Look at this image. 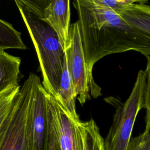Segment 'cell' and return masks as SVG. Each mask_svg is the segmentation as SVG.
Masks as SVG:
<instances>
[{
	"instance_id": "7a4b0ae2",
	"label": "cell",
	"mask_w": 150,
	"mask_h": 150,
	"mask_svg": "<svg viewBox=\"0 0 150 150\" xmlns=\"http://www.w3.org/2000/svg\"><path fill=\"white\" fill-rule=\"evenodd\" d=\"M15 2L20 12L35 46L46 92L56 97L63 70L64 50L54 30L23 7L18 0Z\"/></svg>"
},
{
	"instance_id": "4fadbf2b",
	"label": "cell",
	"mask_w": 150,
	"mask_h": 150,
	"mask_svg": "<svg viewBox=\"0 0 150 150\" xmlns=\"http://www.w3.org/2000/svg\"><path fill=\"white\" fill-rule=\"evenodd\" d=\"M20 87L19 85L0 93V128L9 113L13 100Z\"/></svg>"
},
{
	"instance_id": "52a82bcc",
	"label": "cell",
	"mask_w": 150,
	"mask_h": 150,
	"mask_svg": "<svg viewBox=\"0 0 150 150\" xmlns=\"http://www.w3.org/2000/svg\"><path fill=\"white\" fill-rule=\"evenodd\" d=\"M28 11L47 23L56 32L64 51L70 26L69 0H18Z\"/></svg>"
},
{
	"instance_id": "5bb4252c",
	"label": "cell",
	"mask_w": 150,
	"mask_h": 150,
	"mask_svg": "<svg viewBox=\"0 0 150 150\" xmlns=\"http://www.w3.org/2000/svg\"><path fill=\"white\" fill-rule=\"evenodd\" d=\"M145 131L137 137H131L126 150H150V116L146 115Z\"/></svg>"
},
{
	"instance_id": "6da1fadb",
	"label": "cell",
	"mask_w": 150,
	"mask_h": 150,
	"mask_svg": "<svg viewBox=\"0 0 150 150\" xmlns=\"http://www.w3.org/2000/svg\"><path fill=\"white\" fill-rule=\"evenodd\" d=\"M87 69L93 76L94 65L104 56L135 50L149 59L150 36L129 25L110 8L93 0L73 2Z\"/></svg>"
},
{
	"instance_id": "9a60e30c",
	"label": "cell",
	"mask_w": 150,
	"mask_h": 150,
	"mask_svg": "<svg viewBox=\"0 0 150 150\" xmlns=\"http://www.w3.org/2000/svg\"><path fill=\"white\" fill-rule=\"evenodd\" d=\"M101 6L111 9L116 13L121 12L132 7L138 0H93Z\"/></svg>"
},
{
	"instance_id": "30bf717a",
	"label": "cell",
	"mask_w": 150,
	"mask_h": 150,
	"mask_svg": "<svg viewBox=\"0 0 150 150\" xmlns=\"http://www.w3.org/2000/svg\"><path fill=\"white\" fill-rule=\"evenodd\" d=\"M21 60L0 49V93L18 84Z\"/></svg>"
},
{
	"instance_id": "9c48e42d",
	"label": "cell",
	"mask_w": 150,
	"mask_h": 150,
	"mask_svg": "<svg viewBox=\"0 0 150 150\" xmlns=\"http://www.w3.org/2000/svg\"><path fill=\"white\" fill-rule=\"evenodd\" d=\"M77 98V95L68 70L66 56L64 54L62 74L59 90L55 98L73 118L79 120L80 118L76 108V100Z\"/></svg>"
},
{
	"instance_id": "8fae6325",
	"label": "cell",
	"mask_w": 150,
	"mask_h": 150,
	"mask_svg": "<svg viewBox=\"0 0 150 150\" xmlns=\"http://www.w3.org/2000/svg\"><path fill=\"white\" fill-rule=\"evenodd\" d=\"M80 128L83 150H104V139L94 120L81 121Z\"/></svg>"
},
{
	"instance_id": "3957f363",
	"label": "cell",
	"mask_w": 150,
	"mask_h": 150,
	"mask_svg": "<svg viewBox=\"0 0 150 150\" xmlns=\"http://www.w3.org/2000/svg\"><path fill=\"white\" fill-rule=\"evenodd\" d=\"M145 70H140L131 94L125 103L118 98H107L115 107L112 125L104 139V150H126L137 116L142 108H149L150 61L147 59Z\"/></svg>"
},
{
	"instance_id": "277c9868",
	"label": "cell",
	"mask_w": 150,
	"mask_h": 150,
	"mask_svg": "<svg viewBox=\"0 0 150 150\" xmlns=\"http://www.w3.org/2000/svg\"><path fill=\"white\" fill-rule=\"evenodd\" d=\"M37 75L30 73L16 95L0 128V150H29L28 124Z\"/></svg>"
},
{
	"instance_id": "ba28073f",
	"label": "cell",
	"mask_w": 150,
	"mask_h": 150,
	"mask_svg": "<svg viewBox=\"0 0 150 150\" xmlns=\"http://www.w3.org/2000/svg\"><path fill=\"white\" fill-rule=\"evenodd\" d=\"M46 91L37 76L33 88L28 124L29 150H45L47 138Z\"/></svg>"
},
{
	"instance_id": "5b68a950",
	"label": "cell",
	"mask_w": 150,
	"mask_h": 150,
	"mask_svg": "<svg viewBox=\"0 0 150 150\" xmlns=\"http://www.w3.org/2000/svg\"><path fill=\"white\" fill-rule=\"evenodd\" d=\"M64 54L80 103L83 105L91 97L96 98L101 96V88L96 83L86 67L77 21L70 25Z\"/></svg>"
},
{
	"instance_id": "8992f818",
	"label": "cell",
	"mask_w": 150,
	"mask_h": 150,
	"mask_svg": "<svg viewBox=\"0 0 150 150\" xmlns=\"http://www.w3.org/2000/svg\"><path fill=\"white\" fill-rule=\"evenodd\" d=\"M45 98L46 117L53 128L59 150H83L80 119L73 118L46 92Z\"/></svg>"
},
{
	"instance_id": "2e32d148",
	"label": "cell",
	"mask_w": 150,
	"mask_h": 150,
	"mask_svg": "<svg viewBox=\"0 0 150 150\" xmlns=\"http://www.w3.org/2000/svg\"><path fill=\"white\" fill-rule=\"evenodd\" d=\"M46 119L47 132L45 150H59L53 128L47 117Z\"/></svg>"
},
{
	"instance_id": "7c38bea8",
	"label": "cell",
	"mask_w": 150,
	"mask_h": 150,
	"mask_svg": "<svg viewBox=\"0 0 150 150\" xmlns=\"http://www.w3.org/2000/svg\"><path fill=\"white\" fill-rule=\"evenodd\" d=\"M21 33L9 23L0 19V49H26Z\"/></svg>"
}]
</instances>
